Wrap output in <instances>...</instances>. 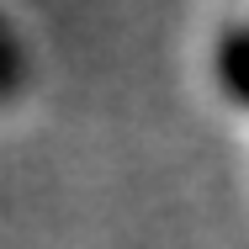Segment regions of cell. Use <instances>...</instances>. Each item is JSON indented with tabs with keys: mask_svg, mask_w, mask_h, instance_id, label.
I'll return each instance as SVG.
<instances>
[{
	"mask_svg": "<svg viewBox=\"0 0 249 249\" xmlns=\"http://www.w3.org/2000/svg\"><path fill=\"white\" fill-rule=\"evenodd\" d=\"M212 80H217L228 106L249 111V16L228 21L212 37Z\"/></svg>",
	"mask_w": 249,
	"mask_h": 249,
	"instance_id": "6da1fadb",
	"label": "cell"
}]
</instances>
